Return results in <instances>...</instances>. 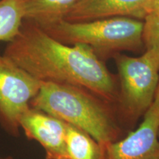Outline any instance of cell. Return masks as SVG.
I'll return each instance as SVG.
<instances>
[{"label": "cell", "mask_w": 159, "mask_h": 159, "mask_svg": "<svg viewBox=\"0 0 159 159\" xmlns=\"http://www.w3.org/2000/svg\"><path fill=\"white\" fill-rule=\"evenodd\" d=\"M3 54L41 82L77 85L116 102V80L94 49L61 42L31 21H24Z\"/></svg>", "instance_id": "6da1fadb"}, {"label": "cell", "mask_w": 159, "mask_h": 159, "mask_svg": "<svg viewBox=\"0 0 159 159\" xmlns=\"http://www.w3.org/2000/svg\"><path fill=\"white\" fill-rule=\"evenodd\" d=\"M30 106L84 130L105 148L119 140L121 128L113 104L82 87L41 82Z\"/></svg>", "instance_id": "7a4b0ae2"}, {"label": "cell", "mask_w": 159, "mask_h": 159, "mask_svg": "<svg viewBox=\"0 0 159 159\" xmlns=\"http://www.w3.org/2000/svg\"><path fill=\"white\" fill-rule=\"evenodd\" d=\"M42 29L61 42L86 45L96 54L98 52L136 50L143 45V20L130 17H109L85 21L62 19Z\"/></svg>", "instance_id": "3957f363"}, {"label": "cell", "mask_w": 159, "mask_h": 159, "mask_svg": "<svg viewBox=\"0 0 159 159\" xmlns=\"http://www.w3.org/2000/svg\"><path fill=\"white\" fill-rule=\"evenodd\" d=\"M114 58L121 87L116 112L121 121L131 126L153 102L159 82V60L149 51L139 57L116 54Z\"/></svg>", "instance_id": "277c9868"}, {"label": "cell", "mask_w": 159, "mask_h": 159, "mask_svg": "<svg viewBox=\"0 0 159 159\" xmlns=\"http://www.w3.org/2000/svg\"><path fill=\"white\" fill-rule=\"evenodd\" d=\"M41 85L13 60L0 55V126L10 136H19V119Z\"/></svg>", "instance_id": "5b68a950"}, {"label": "cell", "mask_w": 159, "mask_h": 159, "mask_svg": "<svg viewBox=\"0 0 159 159\" xmlns=\"http://www.w3.org/2000/svg\"><path fill=\"white\" fill-rule=\"evenodd\" d=\"M142 122L106 148V159H159V87Z\"/></svg>", "instance_id": "8992f818"}, {"label": "cell", "mask_w": 159, "mask_h": 159, "mask_svg": "<svg viewBox=\"0 0 159 159\" xmlns=\"http://www.w3.org/2000/svg\"><path fill=\"white\" fill-rule=\"evenodd\" d=\"M20 128L39 142L47 159H69L66 148L67 124L42 111L30 108L19 119Z\"/></svg>", "instance_id": "52a82bcc"}, {"label": "cell", "mask_w": 159, "mask_h": 159, "mask_svg": "<svg viewBox=\"0 0 159 159\" xmlns=\"http://www.w3.org/2000/svg\"><path fill=\"white\" fill-rule=\"evenodd\" d=\"M148 0H79L63 19L85 21L109 17H130L143 20Z\"/></svg>", "instance_id": "ba28073f"}, {"label": "cell", "mask_w": 159, "mask_h": 159, "mask_svg": "<svg viewBox=\"0 0 159 159\" xmlns=\"http://www.w3.org/2000/svg\"><path fill=\"white\" fill-rule=\"evenodd\" d=\"M79 0H24L25 20L49 27L63 19Z\"/></svg>", "instance_id": "9c48e42d"}, {"label": "cell", "mask_w": 159, "mask_h": 159, "mask_svg": "<svg viewBox=\"0 0 159 159\" xmlns=\"http://www.w3.org/2000/svg\"><path fill=\"white\" fill-rule=\"evenodd\" d=\"M66 148L69 159H106V148L84 130L67 124Z\"/></svg>", "instance_id": "30bf717a"}, {"label": "cell", "mask_w": 159, "mask_h": 159, "mask_svg": "<svg viewBox=\"0 0 159 159\" xmlns=\"http://www.w3.org/2000/svg\"><path fill=\"white\" fill-rule=\"evenodd\" d=\"M24 21V0H0V42L14 39Z\"/></svg>", "instance_id": "8fae6325"}, {"label": "cell", "mask_w": 159, "mask_h": 159, "mask_svg": "<svg viewBox=\"0 0 159 159\" xmlns=\"http://www.w3.org/2000/svg\"><path fill=\"white\" fill-rule=\"evenodd\" d=\"M143 45L159 60V16H146L143 19Z\"/></svg>", "instance_id": "7c38bea8"}, {"label": "cell", "mask_w": 159, "mask_h": 159, "mask_svg": "<svg viewBox=\"0 0 159 159\" xmlns=\"http://www.w3.org/2000/svg\"><path fill=\"white\" fill-rule=\"evenodd\" d=\"M143 14H144V18L148 15L159 16V0H148V2L144 5Z\"/></svg>", "instance_id": "4fadbf2b"}, {"label": "cell", "mask_w": 159, "mask_h": 159, "mask_svg": "<svg viewBox=\"0 0 159 159\" xmlns=\"http://www.w3.org/2000/svg\"><path fill=\"white\" fill-rule=\"evenodd\" d=\"M0 159H15V158H13V157L12 156H7V157H4V158H0Z\"/></svg>", "instance_id": "5bb4252c"}, {"label": "cell", "mask_w": 159, "mask_h": 159, "mask_svg": "<svg viewBox=\"0 0 159 159\" xmlns=\"http://www.w3.org/2000/svg\"><path fill=\"white\" fill-rule=\"evenodd\" d=\"M158 86L159 87V82H158Z\"/></svg>", "instance_id": "9a60e30c"}]
</instances>
